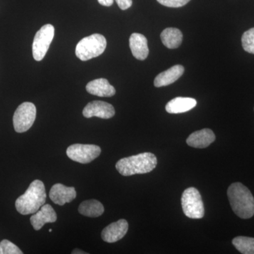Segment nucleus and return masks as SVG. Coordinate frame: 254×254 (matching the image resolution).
<instances>
[{"mask_svg": "<svg viewBox=\"0 0 254 254\" xmlns=\"http://www.w3.org/2000/svg\"><path fill=\"white\" fill-rule=\"evenodd\" d=\"M57 219L58 217L54 208L49 204H44L41 207V210L32 215L30 220L33 228L40 230L45 224L53 223L57 221Z\"/></svg>", "mask_w": 254, "mask_h": 254, "instance_id": "nucleus-12", "label": "nucleus"}, {"mask_svg": "<svg viewBox=\"0 0 254 254\" xmlns=\"http://www.w3.org/2000/svg\"><path fill=\"white\" fill-rule=\"evenodd\" d=\"M160 38L164 46L170 49H175L182 44L183 35L177 28H168L162 32Z\"/></svg>", "mask_w": 254, "mask_h": 254, "instance_id": "nucleus-18", "label": "nucleus"}, {"mask_svg": "<svg viewBox=\"0 0 254 254\" xmlns=\"http://www.w3.org/2000/svg\"><path fill=\"white\" fill-rule=\"evenodd\" d=\"M242 43L245 51L251 54H254V28H251L244 33Z\"/></svg>", "mask_w": 254, "mask_h": 254, "instance_id": "nucleus-21", "label": "nucleus"}, {"mask_svg": "<svg viewBox=\"0 0 254 254\" xmlns=\"http://www.w3.org/2000/svg\"><path fill=\"white\" fill-rule=\"evenodd\" d=\"M0 254H2V252H1V245H0Z\"/></svg>", "mask_w": 254, "mask_h": 254, "instance_id": "nucleus-27", "label": "nucleus"}, {"mask_svg": "<svg viewBox=\"0 0 254 254\" xmlns=\"http://www.w3.org/2000/svg\"><path fill=\"white\" fill-rule=\"evenodd\" d=\"M160 4L168 7L178 8L185 6L190 0H157Z\"/></svg>", "mask_w": 254, "mask_h": 254, "instance_id": "nucleus-23", "label": "nucleus"}, {"mask_svg": "<svg viewBox=\"0 0 254 254\" xmlns=\"http://www.w3.org/2000/svg\"><path fill=\"white\" fill-rule=\"evenodd\" d=\"M100 4L105 6H110L113 4L114 0H98Z\"/></svg>", "mask_w": 254, "mask_h": 254, "instance_id": "nucleus-25", "label": "nucleus"}, {"mask_svg": "<svg viewBox=\"0 0 254 254\" xmlns=\"http://www.w3.org/2000/svg\"><path fill=\"white\" fill-rule=\"evenodd\" d=\"M36 118V108L33 103L25 102L18 107L13 117L15 131L23 133L31 128Z\"/></svg>", "mask_w": 254, "mask_h": 254, "instance_id": "nucleus-7", "label": "nucleus"}, {"mask_svg": "<svg viewBox=\"0 0 254 254\" xmlns=\"http://www.w3.org/2000/svg\"><path fill=\"white\" fill-rule=\"evenodd\" d=\"M106 47L107 41L105 37L95 33L78 42L76 55L81 61H88L103 54Z\"/></svg>", "mask_w": 254, "mask_h": 254, "instance_id": "nucleus-4", "label": "nucleus"}, {"mask_svg": "<svg viewBox=\"0 0 254 254\" xmlns=\"http://www.w3.org/2000/svg\"><path fill=\"white\" fill-rule=\"evenodd\" d=\"M158 160L151 153H143L124 158L116 164L118 173L123 176L150 173L156 167Z\"/></svg>", "mask_w": 254, "mask_h": 254, "instance_id": "nucleus-3", "label": "nucleus"}, {"mask_svg": "<svg viewBox=\"0 0 254 254\" xmlns=\"http://www.w3.org/2000/svg\"><path fill=\"white\" fill-rule=\"evenodd\" d=\"M227 196L233 211L239 218L249 219L254 215V198L250 190L240 182L232 184Z\"/></svg>", "mask_w": 254, "mask_h": 254, "instance_id": "nucleus-1", "label": "nucleus"}, {"mask_svg": "<svg viewBox=\"0 0 254 254\" xmlns=\"http://www.w3.org/2000/svg\"><path fill=\"white\" fill-rule=\"evenodd\" d=\"M128 229V222L126 220L121 219L105 227L101 233L102 239L108 243H115L126 235Z\"/></svg>", "mask_w": 254, "mask_h": 254, "instance_id": "nucleus-10", "label": "nucleus"}, {"mask_svg": "<svg viewBox=\"0 0 254 254\" xmlns=\"http://www.w3.org/2000/svg\"><path fill=\"white\" fill-rule=\"evenodd\" d=\"M1 245V252L2 254H22L23 252L19 248L13 244L12 242H9V240H4L0 242Z\"/></svg>", "mask_w": 254, "mask_h": 254, "instance_id": "nucleus-22", "label": "nucleus"}, {"mask_svg": "<svg viewBox=\"0 0 254 254\" xmlns=\"http://www.w3.org/2000/svg\"><path fill=\"white\" fill-rule=\"evenodd\" d=\"M115 115V110L113 105L100 100H95L88 103L83 110V115L86 118L97 117L108 120L113 118Z\"/></svg>", "mask_w": 254, "mask_h": 254, "instance_id": "nucleus-9", "label": "nucleus"}, {"mask_svg": "<svg viewBox=\"0 0 254 254\" xmlns=\"http://www.w3.org/2000/svg\"><path fill=\"white\" fill-rule=\"evenodd\" d=\"M86 89L90 94L98 97H112L116 93V90L105 78H98L90 81Z\"/></svg>", "mask_w": 254, "mask_h": 254, "instance_id": "nucleus-15", "label": "nucleus"}, {"mask_svg": "<svg viewBox=\"0 0 254 254\" xmlns=\"http://www.w3.org/2000/svg\"><path fill=\"white\" fill-rule=\"evenodd\" d=\"M52 231H53V230H51V229H50V230H49V232H51Z\"/></svg>", "mask_w": 254, "mask_h": 254, "instance_id": "nucleus-28", "label": "nucleus"}, {"mask_svg": "<svg viewBox=\"0 0 254 254\" xmlns=\"http://www.w3.org/2000/svg\"><path fill=\"white\" fill-rule=\"evenodd\" d=\"M46 192L44 184L41 180H34L26 191L18 197L15 205L16 210L23 215L34 214L45 204Z\"/></svg>", "mask_w": 254, "mask_h": 254, "instance_id": "nucleus-2", "label": "nucleus"}, {"mask_svg": "<svg viewBox=\"0 0 254 254\" xmlns=\"http://www.w3.org/2000/svg\"><path fill=\"white\" fill-rule=\"evenodd\" d=\"M197 101L194 98L177 97L170 100L165 106V110L170 114L187 113L194 108Z\"/></svg>", "mask_w": 254, "mask_h": 254, "instance_id": "nucleus-17", "label": "nucleus"}, {"mask_svg": "<svg viewBox=\"0 0 254 254\" xmlns=\"http://www.w3.org/2000/svg\"><path fill=\"white\" fill-rule=\"evenodd\" d=\"M129 46L132 54L136 59L144 60L148 58L149 54L148 41L143 35L137 33L131 34L129 38Z\"/></svg>", "mask_w": 254, "mask_h": 254, "instance_id": "nucleus-14", "label": "nucleus"}, {"mask_svg": "<svg viewBox=\"0 0 254 254\" xmlns=\"http://www.w3.org/2000/svg\"><path fill=\"white\" fill-rule=\"evenodd\" d=\"M185 72V68L180 64L175 65L171 68L159 73L154 80V86L157 88L167 86L177 81Z\"/></svg>", "mask_w": 254, "mask_h": 254, "instance_id": "nucleus-16", "label": "nucleus"}, {"mask_svg": "<svg viewBox=\"0 0 254 254\" xmlns=\"http://www.w3.org/2000/svg\"><path fill=\"white\" fill-rule=\"evenodd\" d=\"M71 254H88V253H86V252H83V251H81V250H74L72 252H71Z\"/></svg>", "mask_w": 254, "mask_h": 254, "instance_id": "nucleus-26", "label": "nucleus"}, {"mask_svg": "<svg viewBox=\"0 0 254 254\" xmlns=\"http://www.w3.org/2000/svg\"><path fill=\"white\" fill-rule=\"evenodd\" d=\"M76 197V191L73 187H68L62 184L53 185L50 191V199L59 205L70 203Z\"/></svg>", "mask_w": 254, "mask_h": 254, "instance_id": "nucleus-11", "label": "nucleus"}, {"mask_svg": "<svg viewBox=\"0 0 254 254\" xmlns=\"http://www.w3.org/2000/svg\"><path fill=\"white\" fill-rule=\"evenodd\" d=\"M115 1L119 7L122 10L128 9L132 5V0H115Z\"/></svg>", "mask_w": 254, "mask_h": 254, "instance_id": "nucleus-24", "label": "nucleus"}, {"mask_svg": "<svg viewBox=\"0 0 254 254\" xmlns=\"http://www.w3.org/2000/svg\"><path fill=\"white\" fill-rule=\"evenodd\" d=\"M215 140V135L210 128H203L192 133L187 139L190 146L195 148H205Z\"/></svg>", "mask_w": 254, "mask_h": 254, "instance_id": "nucleus-13", "label": "nucleus"}, {"mask_svg": "<svg viewBox=\"0 0 254 254\" xmlns=\"http://www.w3.org/2000/svg\"><path fill=\"white\" fill-rule=\"evenodd\" d=\"M182 207L184 213L191 219H200L204 216V205L201 195L193 187L187 189L182 193Z\"/></svg>", "mask_w": 254, "mask_h": 254, "instance_id": "nucleus-5", "label": "nucleus"}, {"mask_svg": "<svg viewBox=\"0 0 254 254\" xmlns=\"http://www.w3.org/2000/svg\"><path fill=\"white\" fill-rule=\"evenodd\" d=\"M55 36V27L51 24L43 26L33 40V56L36 61H41L46 56Z\"/></svg>", "mask_w": 254, "mask_h": 254, "instance_id": "nucleus-6", "label": "nucleus"}, {"mask_svg": "<svg viewBox=\"0 0 254 254\" xmlns=\"http://www.w3.org/2000/svg\"><path fill=\"white\" fill-rule=\"evenodd\" d=\"M232 244L241 254H254V238L252 237H235Z\"/></svg>", "mask_w": 254, "mask_h": 254, "instance_id": "nucleus-20", "label": "nucleus"}, {"mask_svg": "<svg viewBox=\"0 0 254 254\" xmlns=\"http://www.w3.org/2000/svg\"><path fill=\"white\" fill-rule=\"evenodd\" d=\"M101 153V148L96 145L73 144L68 147L66 155L73 161L82 164L91 163Z\"/></svg>", "mask_w": 254, "mask_h": 254, "instance_id": "nucleus-8", "label": "nucleus"}, {"mask_svg": "<svg viewBox=\"0 0 254 254\" xmlns=\"http://www.w3.org/2000/svg\"><path fill=\"white\" fill-rule=\"evenodd\" d=\"M78 213L89 218H98L105 211L104 206L98 200L92 199L82 202L78 206Z\"/></svg>", "mask_w": 254, "mask_h": 254, "instance_id": "nucleus-19", "label": "nucleus"}]
</instances>
